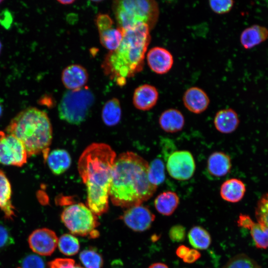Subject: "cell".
Returning <instances> with one entry per match:
<instances>
[{"label": "cell", "mask_w": 268, "mask_h": 268, "mask_svg": "<svg viewBox=\"0 0 268 268\" xmlns=\"http://www.w3.org/2000/svg\"><path fill=\"white\" fill-rule=\"evenodd\" d=\"M96 23L101 45L110 51L116 49L122 40L124 29L118 26L115 28L113 20L106 14H99Z\"/></svg>", "instance_id": "30bf717a"}, {"label": "cell", "mask_w": 268, "mask_h": 268, "mask_svg": "<svg viewBox=\"0 0 268 268\" xmlns=\"http://www.w3.org/2000/svg\"><path fill=\"white\" fill-rule=\"evenodd\" d=\"M5 132L12 134L22 143L28 157L41 153L45 154L53 137L47 114L35 107L19 112L10 121Z\"/></svg>", "instance_id": "277c9868"}, {"label": "cell", "mask_w": 268, "mask_h": 268, "mask_svg": "<svg viewBox=\"0 0 268 268\" xmlns=\"http://www.w3.org/2000/svg\"><path fill=\"white\" fill-rule=\"evenodd\" d=\"M113 266L114 267H113L112 268H123L122 267H120L119 262H118V265H116V262L115 265L114 266Z\"/></svg>", "instance_id": "ee69618b"}, {"label": "cell", "mask_w": 268, "mask_h": 268, "mask_svg": "<svg viewBox=\"0 0 268 268\" xmlns=\"http://www.w3.org/2000/svg\"><path fill=\"white\" fill-rule=\"evenodd\" d=\"M58 246L61 252L67 256H73L77 254L79 249L77 239L73 235L65 234L58 240Z\"/></svg>", "instance_id": "f1b7e54d"}, {"label": "cell", "mask_w": 268, "mask_h": 268, "mask_svg": "<svg viewBox=\"0 0 268 268\" xmlns=\"http://www.w3.org/2000/svg\"><path fill=\"white\" fill-rule=\"evenodd\" d=\"M11 196L10 183L4 172L0 169V209L4 213L5 217L9 219H12L15 215Z\"/></svg>", "instance_id": "44dd1931"}, {"label": "cell", "mask_w": 268, "mask_h": 268, "mask_svg": "<svg viewBox=\"0 0 268 268\" xmlns=\"http://www.w3.org/2000/svg\"><path fill=\"white\" fill-rule=\"evenodd\" d=\"M122 110L119 100L116 98L108 100L103 107L102 118L108 126H114L121 120Z\"/></svg>", "instance_id": "484cf974"}, {"label": "cell", "mask_w": 268, "mask_h": 268, "mask_svg": "<svg viewBox=\"0 0 268 268\" xmlns=\"http://www.w3.org/2000/svg\"><path fill=\"white\" fill-rule=\"evenodd\" d=\"M112 9L117 26L123 29L145 24L151 29L159 16V6L155 0H126L113 1Z\"/></svg>", "instance_id": "5b68a950"}, {"label": "cell", "mask_w": 268, "mask_h": 268, "mask_svg": "<svg viewBox=\"0 0 268 268\" xmlns=\"http://www.w3.org/2000/svg\"><path fill=\"white\" fill-rule=\"evenodd\" d=\"M14 243V240L8 227L0 222V250H4Z\"/></svg>", "instance_id": "d6a6232c"}, {"label": "cell", "mask_w": 268, "mask_h": 268, "mask_svg": "<svg viewBox=\"0 0 268 268\" xmlns=\"http://www.w3.org/2000/svg\"><path fill=\"white\" fill-rule=\"evenodd\" d=\"M183 102L185 107L195 114H201L208 108L210 100L206 92L201 88L191 87L184 92Z\"/></svg>", "instance_id": "5bb4252c"}, {"label": "cell", "mask_w": 268, "mask_h": 268, "mask_svg": "<svg viewBox=\"0 0 268 268\" xmlns=\"http://www.w3.org/2000/svg\"><path fill=\"white\" fill-rule=\"evenodd\" d=\"M95 101L93 92L87 87L67 90L58 106L60 118L68 123L79 125L89 114Z\"/></svg>", "instance_id": "8992f818"}, {"label": "cell", "mask_w": 268, "mask_h": 268, "mask_svg": "<svg viewBox=\"0 0 268 268\" xmlns=\"http://www.w3.org/2000/svg\"><path fill=\"white\" fill-rule=\"evenodd\" d=\"M21 268H45V264L39 256L30 254L22 260Z\"/></svg>", "instance_id": "836d02e7"}, {"label": "cell", "mask_w": 268, "mask_h": 268, "mask_svg": "<svg viewBox=\"0 0 268 268\" xmlns=\"http://www.w3.org/2000/svg\"><path fill=\"white\" fill-rule=\"evenodd\" d=\"M28 157L23 144L16 137L0 132V164L21 167L26 163Z\"/></svg>", "instance_id": "ba28073f"}, {"label": "cell", "mask_w": 268, "mask_h": 268, "mask_svg": "<svg viewBox=\"0 0 268 268\" xmlns=\"http://www.w3.org/2000/svg\"><path fill=\"white\" fill-rule=\"evenodd\" d=\"M49 268H85L71 259L57 258L49 263Z\"/></svg>", "instance_id": "e575fe53"}, {"label": "cell", "mask_w": 268, "mask_h": 268, "mask_svg": "<svg viewBox=\"0 0 268 268\" xmlns=\"http://www.w3.org/2000/svg\"><path fill=\"white\" fill-rule=\"evenodd\" d=\"M148 66L154 72L158 74L167 73L172 68L174 59L167 49L161 47H154L146 55Z\"/></svg>", "instance_id": "4fadbf2b"}, {"label": "cell", "mask_w": 268, "mask_h": 268, "mask_svg": "<svg viewBox=\"0 0 268 268\" xmlns=\"http://www.w3.org/2000/svg\"><path fill=\"white\" fill-rule=\"evenodd\" d=\"M155 217L148 207L141 204L128 208L122 218L133 230L142 232L151 227Z\"/></svg>", "instance_id": "7c38bea8"}, {"label": "cell", "mask_w": 268, "mask_h": 268, "mask_svg": "<svg viewBox=\"0 0 268 268\" xmlns=\"http://www.w3.org/2000/svg\"><path fill=\"white\" fill-rule=\"evenodd\" d=\"M116 154L109 145L93 143L81 154L78 162L79 175L87 189V204L96 215L109 207V190Z\"/></svg>", "instance_id": "7a4b0ae2"}, {"label": "cell", "mask_w": 268, "mask_h": 268, "mask_svg": "<svg viewBox=\"0 0 268 268\" xmlns=\"http://www.w3.org/2000/svg\"><path fill=\"white\" fill-rule=\"evenodd\" d=\"M1 48H2V45H1V42L0 41V52H1Z\"/></svg>", "instance_id": "bcb514c9"}, {"label": "cell", "mask_w": 268, "mask_h": 268, "mask_svg": "<svg viewBox=\"0 0 268 268\" xmlns=\"http://www.w3.org/2000/svg\"><path fill=\"white\" fill-rule=\"evenodd\" d=\"M158 97V91L155 86L142 84L137 87L134 92L133 104L139 110L148 111L156 104Z\"/></svg>", "instance_id": "9a60e30c"}, {"label": "cell", "mask_w": 268, "mask_h": 268, "mask_svg": "<svg viewBox=\"0 0 268 268\" xmlns=\"http://www.w3.org/2000/svg\"><path fill=\"white\" fill-rule=\"evenodd\" d=\"M231 167L230 157L223 152H214L208 158L207 170L212 176L215 177L224 176L229 173Z\"/></svg>", "instance_id": "e0dca14e"}, {"label": "cell", "mask_w": 268, "mask_h": 268, "mask_svg": "<svg viewBox=\"0 0 268 268\" xmlns=\"http://www.w3.org/2000/svg\"><path fill=\"white\" fill-rule=\"evenodd\" d=\"M88 79L86 69L82 66L73 64L66 67L62 73V80L69 90L78 89L84 87Z\"/></svg>", "instance_id": "2e32d148"}, {"label": "cell", "mask_w": 268, "mask_h": 268, "mask_svg": "<svg viewBox=\"0 0 268 268\" xmlns=\"http://www.w3.org/2000/svg\"><path fill=\"white\" fill-rule=\"evenodd\" d=\"M258 201L268 207V192L264 194Z\"/></svg>", "instance_id": "60d3db41"}, {"label": "cell", "mask_w": 268, "mask_h": 268, "mask_svg": "<svg viewBox=\"0 0 268 268\" xmlns=\"http://www.w3.org/2000/svg\"><path fill=\"white\" fill-rule=\"evenodd\" d=\"M2 1V0H0V3Z\"/></svg>", "instance_id": "7dc6e473"}, {"label": "cell", "mask_w": 268, "mask_h": 268, "mask_svg": "<svg viewBox=\"0 0 268 268\" xmlns=\"http://www.w3.org/2000/svg\"><path fill=\"white\" fill-rule=\"evenodd\" d=\"M148 166L144 158L133 152L116 157L109 190L114 205L129 208L141 205L153 196L157 187L148 180Z\"/></svg>", "instance_id": "6da1fadb"}, {"label": "cell", "mask_w": 268, "mask_h": 268, "mask_svg": "<svg viewBox=\"0 0 268 268\" xmlns=\"http://www.w3.org/2000/svg\"><path fill=\"white\" fill-rule=\"evenodd\" d=\"M79 259L85 268H101L103 263L102 256L92 249L82 251L80 253Z\"/></svg>", "instance_id": "4dcf8cb0"}, {"label": "cell", "mask_w": 268, "mask_h": 268, "mask_svg": "<svg viewBox=\"0 0 268 268\" xmlns=\"http://www.w3.org/2000/svg\"><path fill=\"white\" fill-rule=\"evenodd\" d=\"M161 129L168 133L181 131L185 125V118L180 111L170 108L164 111L159 118Z\"/></svg>", "instance_id": "d6986e66"}, {"label": "cell", "mask_w": 268, "mask_h": 268, "mask_svg": "<svg viewBox=\"0 0 268 268\" xmlns=\"http://www.w3.org/2000/svg\"><path fill=\"white\" fill-rule=\"evenodd\" d=\"M179 201V197L176 193L165 191L156 197L154 200V206L159 213L169 216L176 209Z\"/></svg>", "instance_id": "d4e9b609"}, {"label": "cell", "mask_w": 268, "mask_h": 268, "mask_svg": "<svg viewBox=\"0 0 268 268\" xmlns=\"http://www.w3.org/2000/svg\"><path fill=\"white\" fill-rule=\"evenodd\" d=\"M223 268H261L258 263L244 254H239L231 258Z\"/></svg>", "instance_id": "f546056e"}, {"label": "cell", "mask_w": 268, "mask_h": 268, "mask_svg": "<svg viewBox=\"0 0 268 268\" xmlns=\"http://www.w3.org/2000/svg\"><path fill=\"white\" fill-rule=\"evenodd\" d=\"M148 178L151 184L157 187L164 181L165 165L161 159L155 158L149 164Z\"/></svg>", "instance_id": "83f0119b"}, {"label": "cell", "mask_w": 268, "mask_h": 268, "mask_svg": "<svg viewBox=\"0 0 268 268\" xmlns=\"http://www.w3.org/2000/svg\"><path fill=\"white\" fill-rule=\"evenodd\" d=\"M61 219L70 232L74 235L96 238L99 232L98 218L87 206L82 203L66 207L61 214Z\"/></svg>", "instance_id": "52a82bcc"}, {"label": "cell", "mask_w": 268, "mask_h": 268, "mask_svg": "<svg viewBox=\"0 0 268 268\" xmlns=\"http://www.w3.org/2000/svg\"><path fill=\"white\" fill-rule=\"evenodd\" d=\"M190 249L188 247L182 245L177 248L176 254L179 258L183 259L186 256Z\"/></svg>", "instance_id": "ab89813d"}, {"label": "cell", "mask_w": 268, "mask_h": 268, "mask_svg": "<svg viewBox=\"0 0 268 268\" xmlns=\"http://www.w3.org/2000/svg\"><path fill=\"white\" fill-rule=\"evenodd\" d=\"M28 241L34 253L42 256H50L58 245V238L53 230L43 228L32 232Z\"/></svg>", "instance_id": "8fae6325"}, {"label": "cell", "mask_w": 268, "mask_h": 268, "mask_svg": "<svg viewBox=\"0 0 268 268\" xmlns=\"http://www.w3.org/2000/svg\"><path fill=\"white\" fill-rule=\"evenodd\" d=\"M216 129L222 134H230L238 127L240 120L237 113L231 108L218 111L214 118Z\"/></svg>", "instance_id": "ac0fdd59"}, {"label": "cell", "mask_w": 268, "mask_h": 268, "mask_svg": "<svg viewBox=\"0 0 268 268\" xmlns=\"http://www.w3.org/2000/svg\"><path fill=\"white\" fill-rule=\"evenodd\" d=\"M148 268H169L166 265L163 263H156L150 266Z\"/></svg>", "instance_id": "b9f144b4"}, {"label": "cell", "mask_w": 268, "mask_h": 268, "mask_svg": "<svg viewBox=\"0 0 268 268\" xmlns=\"http://www.w3.org/2000/svg\"><path fill=\"white\" fill-rule=\"evenodd\" d=\"M268 38V29L259 25H254L244 29L240 35V42L246 49H251Z\"/></svg>", "instance_id": "603a6c76"}, {"label": "cell", "mask_w": 268, "mask_h": 268, "mask_svg": "<svg viewBox=\"0 0 268 268\" xmlns=\"http://www.w3.org/2000/svg\"><path fill=\"white\" fill-rule=\"evenodd\" d=\"M211 10L217 14H224L228 12L234 5L232 0H214L208 1Z\"/></svg>", "instance_id": "1f68e13d"}, {"label": "cell", "mask_w": 268, "mask_h": 268, "mask_svg": "<svg viewBox=\"0 0 268 268\" xmlns=\"http://www.w3.org/2000/svg\"><path fill=\"white\" fill-rule=\"evenodd\" d=\"M188 237L190 244L196 249L205 250L211 242L209 233L200 226L193 227L189 231Z\"/></svg>", "instance_id": "4316f807"}, {"label": "cell", "mask_w": 268, "mask_h": 268, "mask_svg": "<svg viewBox=\"0 0 268 268\" xmlns=\"http://www.w3.org/2000/svg\"><path fill=\"white\" fill-rule=\"evenodd\" d=\"M171 240L175 242H180L184 240L186 236V230L181 225H175L172 226L169 232Z\"/></svg>", "instance_id": "8d00e7d4"}, {"label": "cell", "mask_w": 268, "mask_h": 268, "mask_svg": "<svg viewBox=\"0 0 268 268\" xmlns=\"http://www.w3.org/2000/svg\"><path fill=\"white\" fill-rule=\"evenodd\" d=\"M47 161L52 172L59 175L66 172L70 167L71 158L69 153L63 149L53 150L47 156Z\"/></svg>", "instance_id": "7402d4cb"}, {"label": "cell", "mask_w": 268, "mask_h": 268, "mask_svg": "<svg viewBox=\"0 0 268 268\" xmlns=\"http://www.w3.org/2000/svg\"><path fill=\"white\" fill-rule=\"evenodd\" d=\"M243 228L250 230L251 235L257 248H268V227L253 221L249 216L244 221Z\"/></svg>", "instance_id": "cb8c5ba5"}, {"label": "cell", "mask_w": 268, "mask_h": 268, "mask_svg": "<svg viewBox=\"0 0 268 268\" xmlns=\"http://www.w3.org/2000/svg\"><path fill=\"white\" fill-rule=\"evenodd\" d=\"M1 113H2V107H1V105H0V116L1 114Z\"/></svg>", "instance_id": "f6af8a7d"}, {"label": "cell", "mask_w": 268, "mask_h": 268, "mask_svg": "<svg viewBox=\"0 0 268 268\" xmlns=\"http://www.w3.org/2000/svg\"><path fill=\"white\" fill-rule=\"evenodd\" d=\"M12 21V16L10 12L7 11L3 12V15L1 16V18H0L1 25L5 28H7L10 27Z\"/></svg>", "instance_id": "f35d334b"}, {"label": "cell", "mask_w": 268, "mask_h": 268, "mask_svg": "<svg viewBox=\"0 0 268 268\" xmlns=\"http://www.w3.org/2000/svg\"><path fill=\"white\" fill-rule=\"evenodd\" d=\"M166 169L172 178L179 181L188 180L195 173L196 163L190 151L176 150L168 156Z\"/></svg>", "instance_id": "9c48e42d"}, {"label": "cell", "mask_w": 268, "mask_h": 268, "mask_svg": "<svg viewBox=\"0 0 268 268\" xmlns=\"http://www.w3.org/2000/svg\"><path fill=\"white\" fill-rule=\"evenodd\" d=\"M150 30L143 23L124 29L119 46L105 57L102 65L103 71L118 85H124L127 78L142 70L151 40Z\"/></svg>", "instance_id": "3957f363"}, {"label": "cell", "mask_w": 268, "mask_h": 268, "mask_svg": "<svg viewBox=\"0 0 268 268\" xmlns=\"http://www.w3.org/2000/svg\"><path fill=\"white\" fill-rule=\"evenodd\" d=\"M58 1L61 4L66 5V4H70L74 2V0H60Z\"/></svg>", "instance_id": "7bdbcfd3"}, {"label": "cell", "mask_w": 268, "mask_h": 268, "mask_svg": "<svg viewBox=\"0 0 268 268\" xmlns=\"http://www.w3.org/2000/svg\"><path fill=\"white\" fill-rule=\"evenodd\" d=\"M201 257V253L195 249H190L186 256L183 259L184 262L192 264Z\"/></svg>", "instance_id": "74e56055"}, {"label": "cell", "mask_w": 268, "mask_h": 268, "mask_svg": "<svg viewBox=\"0 0 268 268\" xmlns=\"http://www.w3.org/2000/svg\"><path fill=\"white\" fill-rule=\"evenodd\" d=\"M255 213L257 222L268 227V207L258 201Z\"/></svg>", "instance_id": "d590c367"}, {"label": "cell", "mask_w": 268, "mask_h": 268, "mask_svg": "<svg viewBox=\"0 0 268 268\" xmlns=\"http://www.w3.org/2000/svg\"><path fill=\"white\" fill-rule=\"evenodd\" d=\"M246 191L245 185L242 181L237 178H231L221 184L220 194L225 201L235 203L243 198Z\"/></svg>", "instance_id": "ffe728a7"}]
</instances>
